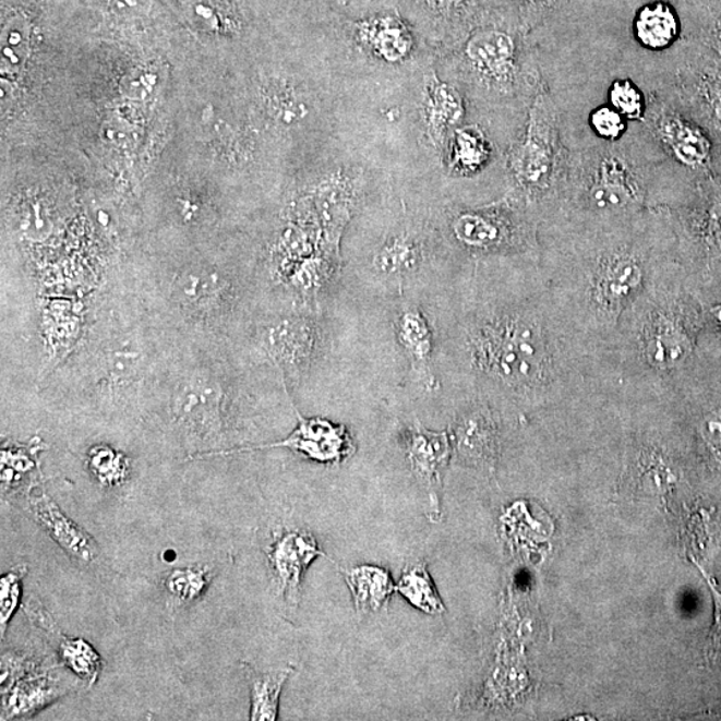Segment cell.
I'll return each mask as SVG.
<instances>
[{
	"instance_id": "1",
	"label": "cell",
	"mask_w": 721,
	"mask_h": 721,
	"mask_svg": "<svg viewBox=\"0 0 721 721\" xmlns=\"http://www.w3.org/2000/svg\"><path fill=\"white\" fill-rule=\"evenodd\" d=\"M482 273L457 335L470 397L553 419L606 390L598 362L560 317L540 265Z\"/></svg>"
},
{
	"instance_id": "2",
	"label": "cell",
	"mask_w": 721,
	"mask_h": 721,
	"mask_svg": "<svg viewBox=\"0 0 721 721\" xmlns=\"http://www.w3.org/2000/svg\"><path fill=\"white\" fill-rule=\"evenodd\" d=\"M539 238L540 271L554 307L604 375L624 315L683 267L671 211L593 224L548 218Z\"/></svg>"
},
{
	"instance_id": "3",
	"label": "cell",
	"mask_w": 721,
	"mask_h": 721,
	"mask_svg": "<svg viewBox=\"0 0 721 721\" xmlns=\"http://www.w3.org/2000/svg\"><path fill=\"white\" fill-rule=\"evenodd\" d=\"M705 320L682 267L624 315L603 363L606 387L671 401L695 369Z\"/></svg>"
},
{
	"instance_id": "4",
	"label": "cell",
	"mask_w": 721,
	"mask_h": 721,
	"mask_svg": "<svg viewBox=\"0 0 721 721\" xmlns=\"http://www.w3.org/2000/svg\"><path fill=\"white\" fill-rule=\"evenodd\" d=\"M677 170L646 124L630 123L623 140L569 151L556 204L545 219L593 224L675 208L682 205Z\"/></svg>"
},
{
	"instance_id": "5",
	"label": "cell",
	"mask_w": 721,
	"mask_h": 721,
	"mask_svg": "<svg viewBox=\"0 0 721 721\" xmlns=\"http://www.w3.org/2000/svg\"><path fill=\"white\" fill-rule=\"evenodd\" d=\"M568 153L557 106L544 86L530 106L520 139L506 153V193L533 212L541 223L556 204Z\"/></svg>"
},
{
	"instance_id": "6",
	"label": "cell",
	"mask_w": 721,
	"mask_h": 721,
	"mask_svg": "<svg viewBox=\"0 0 721 721\" xmlns=\"http://www.w3.org/2000/svg\"><path fill=\"white\" fill-rule=\"evenodd\" d=\"M476 86L494 98L530 107L544 88L538 51L522 49L514 34L497 27L476 29L462 51Z\"/></svg>"
},
{
	"instance_id": "7",
	"label": "cell",
	"mask_w": 721,
	"mask_h": 721,
	"mask_svg": "<svg viewBox=\"0 0 721 721\" xmlns=\"http://www.w3.org/2000/svg\"><path fill=\"white\" fill-rule=\"evenodd\" d=\"M642 123L678 169L699 171L711 165V136L678 109L669 86L649 93L648 111Z\"/></svg>"
},
{
	"instance_id": "8",
	"label": "cell",
	"mask_w": 721,
	"mask_h": 721,
	"mask_svg": "<svg viewBox=\"0 0 721 721\" xmlns=\"http://www.w3.org/2000/svg\"><path fill=\"white\" fill-rule=\"evenodd\" d=\"M450 440L462 464L493 470L502 449V410L486 399L470 397L453 422Z\"/></svg>"
},
{
	"instance_id": "9",
	"label": "cell",
	"mask_w": 721,
	"mask_h": 721,
	"mask_svg": "<svg viewBox=\"0 0 721 721\" xmlns=\"http://www.w3.org/2000/svg\"><path fill=\"white\" fill-rule=\"evenodd\" d=\"M297 417L298 426L288 438L279 441V443L205 453V455H200V457L226 456L235 455V453L273 448H289L302 453L303 456L312 458L314 461L338 464L355 452L353 440H351L350 434L344 426H337L323 419H303L300 412H297Z\"/></svg>"
},
{
	"instance_id": "10",
	"label": "cell",
	"mask_w": 721,
	"mask_h": 721,
	"mask_svg": "<svg viewBox=\"0 0 721 721\" xmlns=\"http://www.w3.org/2000/svg\"><path fill=\"white\" fill-rule=\"evenodd\" d=\"M404 444L413 474L426 492L428 515L437 520L443 477L453 453L449 433L429 431L417 422L405 433Z\"/></svg>"
},
{
	"instance_id": "11",
	"label": "cell",
	"mask_w": 721,
	"mask_h": 721,
	"mask_svg": "<svg viewBox=\"0 0 721 721\" xmlns=\"http://www.w3.org/2000/svg\"><path fill=\"white\" fill-rule=\"evenodd\" d=\"M683 26L675 5L670 0H649L637 9L632 20L630 37L635 49L646 61L666 75L664 53L671 51L681 40Z\"/></svg>"
},
{
	"instance_id": "12",
	"label": "cell",
	"mask_w": 721,
	"mask_h": 721,
	"mask_svg": "<svg viewBox=\"0 0 721 721\" xmlns=\"http://www.w3.org/2000/svg\"><path fill=\"white\" fill-rule=\"evenodd\" d=\"M325 556L312 533H284L272 544L269 560L279 591L290 604L300 598L302 576L314 558Z\"/></svg>"
},
{
	"instance_id": "13",
	"label": "cell",
	"mask_w": 721,
	"mask_h": 721,
	"mask_svg": "<svg viewBox=\"0 0 721 721\" xmlns=\"http://www.w3.org/2000/svg\"><path fill=\"white\" fill-rule=\"evenodd\" d=\"M32 515L50 538L83 565H91L99 558V550L92 536L63 514L46 494L32 500Z\"/></svg>"
},
{
	"instance_id": "14",
	"label": "cell",
	"mask_w": 721,
	"mask_h": 721,
	"mask_svg": "<svg viewBox=\"0 0 721 721\" xmlns=\"http://www.w3.org/2000/svg\"><path fill=\"white\" fill-rule=\"evenodd\" d=\"M317 339L314 321L303 317L285 320L271 332V351L283 368L301 371L312 361Z\"/></svg>"
},
{
	"instance_id": "15",
	"label": "cell",
	"mask_w": 721,
	"mask_h": 721,
	"mask_svg": "<svg viewBox=\"0 0 721 721\" xmlns=\"http://www.w3.org/2000/svg\"><path fill=\"white\" fill-rule=\"evenodd\" d=\"M69 693L58 678L35 676L3 690L2 719H27Z\"/></svg>"
},
{
	"instance_id": "16",
	"label": "cell",
	"mask_w": 721,
	"mask_h": 721,
	"mask_svg": "<svg viewBox=\"0 0 721 721\" xmlns=\"http://www.w3.org/2000/svg\"><path fill=\"white\" fill-rule=\"evenodd\" d=\"M396 333L399 345L422 381L429 387H434L432 373L433 335L425 315L416 308H407L399 313L396 321Z\"/></svg>"
},
{
	"instance_id": "17",
	"label": "cell",
	"mask_w": 721,
	"mask_h": 721,
	"mask_svg": "<svg viewBox=\"0 0 721 721\" xmlns=\"http://www.w3.org/2000/svg\"><path fill=\"white\" fill-rule=\"evenodd\" d=\"M347 581L357 612H377L387 606L396 587L393 586L389 572L374 567V565H361L343 572Z\"/></svg>"
},
{
	"instance_id": "18",
	"label": "cell",
	"mask_w": 721,
	"mask_h": 721,
	"mask_svg": "<svg viewBox=\"0 0 721 721\" xmlns=\"http://www.w3.org/2000/svg\"><path fill=\"white\" fill-rule=\"evenodd\" d=\"M250 685V697H252V709L250 720L276 721L278 718L279 697H281L285 683L288 682L293 665L284 669L260 672L253 666L243 664Z\"/></svg>"
},
{
	"instance_id": "19",
	"label": "cell",
	"mask_w": 721,
	"mask_h": 721,
	"mask_svg": "<svg viewBox=\"0 0 721 721\" xmlns=\"http://www.w3.org/2000/svg\"><path fill=\"white\" fill-rule=\"evenodd\" d=\"M677 392L687 393L688 396L700 404V407L695 409L689 404L681 401V399H671L677 407L697 414L696 432L699 434L701 444L705 445L706 452L712 458V461L721 467V399L702 398L699 389L688 377L684 380Z\"/></svg>"
},
{
	"instance_id": "20",
	"label": "cell",
	"mask_w": 721,
	"mask_h": 721,
	"mask_svg": "<svg viewBox=\"0 0 721 721\" xmlns=\"http://www.w3.org/2000/svg\"><path fill=\"white\" fill-rule=\"evenodd\" d=\"M465 105L455 87L433 77L428 88L426 119L434 140L443 141L462 121Z\"/></svg>"
},
{
	"instance_id": "21",
	"label": "cell",
	"mask_w": 721,
	"mask_h": 721,
	"mask_svg": "<svg viewBox=\"0 0 721 721\" xmlns=\"http://www.w3.org/2000/svg\"><path fill=\"white\" fill-rule=\"evenodd\" d=\"M493 145L477 124L456 130L453 136L452 163L464 176H476L491 164Z\"/></svg>"
},
{
	"instance_id": "22",
	"label": "cell",
	"mask_w": 721,
	"mask_h": 721,
	"mask_svg": "<svg viewBox=\"0 0 721 721\" xmlns=\"http://www.w3.org/2000/svg\"><path fill=\"white\" fill-rule=\"evenodd\" d=\"M396 591L401 593L417 610L425 612L428 615L438 616L446 611L424 563L414 564L405 569L396 586Z\"/></svg>"
},
{
	"instance_id": "23",
	"label": "cell",
	"mask_w": 721,
	"mask_h": 721,
	"mask_svg": "<svg viewBox=\"0 0 721 721\" xmlns=\"http://www.w3.org/2000/svg\"><path fill=\"white\" fill-rule=\"evenodd\" d=\"M421 252L416 241L408 236H397L386 241L374 257V266L384 276H409L417 271Z\"/></svg>"
},
{
	"instance_id": "24",
	"label": "cell",
	"mask_w": 721,
	"mask_h": 721,
	"mask_svg": "<svg viewBox=\"0 0 721 721\" xmlns=\"http://www.w3.org/2000/svg\"><path fill=\"white\" fill-rule=\"evenodd\" d=\"M59 654L68 669L83 682L93 685L103 671V659L92 645L83 639H69L57 634Z\"/></svg>"
},
{
	"instance_id": "25",
	"label": "cell",
	"mask_w": 721,
	"mask_h": 721,
	"mask_svg": "<svg viewBox=\"0 0 721 721\" xmlns=\"http://www.w3.org/2000/svg\"><path fill=\"white\" fill-rule=\"evenodd\" d=\"M211 581L212 574L207 568H181L171 572L166 579V588L172 598L190 603L201 598Z\"/></svg>"
},
{
	"instance_id": "26",
	"label": "cell",
	"mask_w": 721,
	"mask_h": 721,
	"mask_svg": "<svg viewBox=\"0 0 721 721\" xmlns=\"http://www.w3.org/2000/svg\"><path fill=\"white\" fill-rule=\"evenodd\" d=\"M369 44L386 61H399L409 51L408 35L390 22H381L369 29Z\"/></svg>"
},
{
	"instance_id": "27",
	"label": "cell",
	"mask_w": 721,
	"mask_h": 721,
	"mask_svg": "<svg viewBox=\"0 0 721 721\" xmlns=\"http://www.w3.org/2000/svg\"><path fill=\"white\" fill-rule=\"evenodd\" d=\"M27 574V565H16L0 579V635L4 639L9 623L16 612L22 596V582Z\"/></svg>"
},
{
	"instance_id": "28",
	"label": "cell",
	"mask_w": 721,
	"mask_h": 721,
	"mask_svg": "<svg viewBox=\"0 0 721 721\" xmlns=\"http://www.w3.org/2000/svg\"><path fill=\"white\" fill-rule=\"evenodd\" d=\"M91 468L100 484L106 486L121 484L128 473L124 457L109 448H97L91 453Z\"/></svg>"
},
{
	"instance_id": "29",
	"label": "cell",
	"mask_w": 721,
	"mask_h": 721,
	"mask_svg": "<svg viewBox=\"0 0 721 721\" xmlns=\"http://www.w3.org/2000/svg\"><path fill=\"white\" fill-rule=\"evenodd\" d=\"M693 563L696 565L697 569L701 572L702 577H705L709 591L712 593L714 605L713 627L711 632H709L706 658L709 663L721 665V592L719 591L717 580H714L711 575L707 574L705 568H702L696 560H693Z\"/></svg>"
},
{
	"instance_id": "30",
	"label": "cell",
	"mask_w": 721,
	"mask_h": 721,
	"mask_svg": "<svg viewBox=\"0 0 721 721\" xmlns=\"http://www.w3.org/2000/svg\"><path fill=\"white\" fill-rule=\"evenodd\" d=\"M701 223L702 242L712 250L713 255H721V199L706 207Z\"/></svg>"
},
{
	"instance_id": "31",
	"label": "cell",
	"mask_w": 721,
	"mask_h": 721,
	"mask_svg": "<svg viewBox=\"0 0 721 721\" xmlns=\"http://www.w3.org/2000/svg\"><path fill=\"white\" fill-rule=\"evenodd\" d=\"M522 2L527 5L530 15L541 20V17H545L554 13V11L562 9L568 0H522Z\"/></svg>"
},
{
	"instance_id": "32",
	"label": "cell",
	"mask_w": 721,
	"mask_h": 721,
	"mask_svg": "<svg viewBox=\"0 0 721 721\" xmlns=\"http://www.w3.org/2000/svg\"><path fill=\"white\" fill-rule=\"evenodd\" d=\"M708 317L711 319L712 324L721 333V302L712 303L708 308Z\"/></svg>"
},
{
	"instance_id": "33",
	"label": "cell",
	"mask_w": 721,
	"mask_h": 721,
	"mask_svg": "<svg viewBox=\"0 0 721 721\" xmlns=\"http://www.w3.org/2000/svg\"><path fill=\"white\" fill-rule=\"evenodd\" d=\"M712 110L714 118L721 124V86L718 88L717 94L712 98Z\"/></svg>"
},
{
	"instance_id": "34",
	"label": "cell",
	"mask_w": 721,
	"mask_h": 721,
	"mask_svg": "<svg viewBox=\"0 0 721 721\" xmlns=\"http://www.w3.org/2000/svg\"><path fill=\"white\" fill-rule=\"evenodd\" d=\"M438 2H443V3H460L461 0H438Z\"/></svg>"
},
{
	"instance_id": "35",
	"label": "cell",
	"mask_w": 721,
	"mask_h": 721,
	"mask_svg": "<svg viewBox=\"0 0 721 721\" xmlns=\"http://www.w3.org/2000/svg\"><path fill=\"white\" fill-rule=\"evenodd\" d=\"M718 32H719L720 37H721V17H720V20H719V22H718Z\"/></svg>"
}]
</instances>
